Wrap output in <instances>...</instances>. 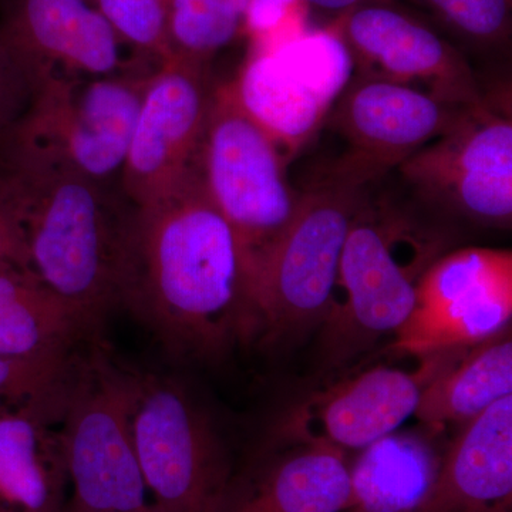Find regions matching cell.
<instances>
[{
	"label": "cell",
	"instance_id": "7a4b0ae2",
	"mask_svg": "<svg viewBox=\"0 0 512 512\" xmlns=\"http://www.w3.org/2000/svg\"><path fill=\"white\" fill-rule=\"evenodd\" d=\"M0 170L18 198L30 271L101 335L121 305L133 205L18 138L0 136Z\"/></svg>",
	"mask_w": 512,
	"mask_h": 512
},
{
	"label": "cell",
	"instance_id": "f1b7e54d",
	"mask_svg": "<svg viewBox=\"0 0 512 512\" xmlns=\"http://www.w3.org/2000/svg\"><path fill=\"white\" fill-rule=\"evenodd\" d=\"M302 5H306L303 0H249L245 33L258 45L255 52L265 50L288 20L299 18Z\"/></svg>",
	"mask_w": 512,
	"mask_h": 512
},
{
	"label": "cell",
	"instance_id": "d6986e66",
	"mask_svg": "<svg viewBox=\"0 0 512 512\" xmlns=\"http://www.w3.org/2000/svg\"><path fill=\"white\" fill-rule=\"evenodd\" d=\"M444 451L420 431H392L360 450L350 466L348 512H419L439 474Z\"/></svg>",
	"mask_w": 512,
	"mask_h": 512
},
{
	"label": "cell",
	"instance_id": "52a82bcc",
	"mask_svg": "<svg viewBox=\"0 0 512 512\" xmlns=\"http://www.w3.org/2000/svg\"><path fill=\"white\" fill-rule=\"evenodd\" d=\"M131 436L157 512H212L231 478L208 413L173 377L136 373Z\"/></svg>",
	"mask_w": 512,
	"mask_h": 512
},
{
	"label": "cell",
	"instance_id": "e0dca14e",
	"mask_svg": "<svg viewBox=\"0 0 512 512\" xmlns=\"http://www.w3.org/2000/svg\"><path fill=\"white\" fill-rule=\"evenodd\" d=\"M511 501L512 394L464 424L419 512H511Z\"/></svg>",
	"mask_w": 512,
	"mask_h": 512
},
{
	"label": "cell",
	"instance_id": "6da1fadb",
	"mask_svg": "<svg viewBox=\"0 0 512 512\" xmlns=\"http://www.w3.org/2000/svg\"><path fill=\"white\" fill-rule=\"evenodd\" d=\"M120 308L178 357L218 359L258 335L244 255L197 167L134 207Z\"/></svg>",
	"mask_w": 512,
	"mask_h": 512
},
{
	"label": "cell",
	"instance_id": "ffe728a7",
	"mask_svg": "<svg viewBox=\"0 0 512 512\" xmlns=\"http://www.w3.org/2000/svg\"><path fill=\"white\" fill-rule=\"evenodd\" d=\"M453 353L424 384L414 416L430 430L467 424L512 394L511 328Z\"/></svg>",
	"mask_w": 512,
	"mask_h": 512
},
{
	"label": "cell",
	"instance_id": "484cf974",
	"mask_svg": "<svg viewBox=\"0 0 512 512\" xmlns=\"http://www.w3.org/2000/svg\"><path fill=\"white\" fill-rule=\"evenodd\" d=\"M461 35L478 45L498 46L511 33V0H424Z\"/></svg>",
	"mask_w": 512,
	"mask_h": 512
},
{
	"label": "cell",
	"instance_id": "d4e9b609",
	"mask_svg": "<svg viewBox=\"0 0 512 512\" xmlns=\"http://www.w3.org/2000/svg\"><path fill=\"white\" fill-rule=\"evenodd\" d=\"M121 42L165 63L171 59L168 18L171 0H92Z\"/></svg>",
	"mask_w": 512,
	"mask_h": 512
},
{
	"label": "cell",
	"instance_id": "f546056e",
	"mask_svg": "<svg viewBox=\"0 0 512 512\" xmlns=\"http://www.w3.org/2000/svg\"><path fill=\"white\" fill-rule=\"evenodd\" d=\"M306 5L313 6L322 10H328V12H348V10L356 8V6L362 5L363 0H303Z\"/></svg>",
	"mask_w": 512,
	"mask_h": 512
},
{
	"label": "cell",
	"instance_id": "9c48e42d",
	"mask_svg": "<svg viewBox=\"0 0 512 512\" xmlns=\"http://www.w3.org/2000/svg\"><path fill=\"white\" fill-rule=\"evenodd\" d=\"M397 170L424 207L490 227L512 221L510 109L483 100Z\"/></svg>",
	"mask_w": 512,
	"mask_h": 512
},
{
	"label": "cell",
	"instance_id": "277c9868",
	"mask_svg": "<svg viewBox=\"0 0 512 512\" xmlns=\"http://www.w3.org/2000/svg\"><path fill=\"white\" fill-rule=\"evenodd\" d=\"M367 191L369 185L329 173L325 181L301 192L292 221L256 266L249 284L264 342H295L322 326L350 225Z\"/></svg>",
	"mask_w": 512,
	"mask_h": 512
},
{
	"label": "cell",
	"instance_id": "8992f818",
	"mask_svg": "<svg viewBox=\"0 0 512 512\" xmlns=\"http://www.w3.org/2000/svg\"><path fill=\"white\" fill-rule=\"evenodd\" d=\"M286 158L275 138L244 109L234 83L217 84L197 171L238 239L248 284L298 208L301 192L288 183Z\"/></svg>",
	"mask_w": 512,
	"mask_h": 512
},
{
	"label": "cell",
	"instance_id": "44dd1931",
	"mask_svg": "<svg viewBox=\"0 0 512 512\" xmlns=\"http://www.w3.org/2000/svg\"><path fill=\"white\" fill-rule=\"evenodd\" d=\"M99 338L30 269L0 268V356L72 352Z\"/></svg>",
	"mask_w": 512,
	"mask_h": 512
},
{
	"label": "cell",
	"instance_id": "7402d4cb",
	"mask_svg": "<svg viewBox=\"0 0 512 512\" xmlns=\"http://www.w3.org/2000/svg\"><path fill=\"white\" fill-rule=\"evenodd\" d=\"M232 83L249 116L288 157L313 136L330 110L272 50L255 52Z\"/></svg>",
	"mask_w": 512,
	"mask_h": 512
},
{
	"label": "cell",
	"instance_id": "cb8c5ba5",
	"mask_svg": "<svg viewBox=\"0 0 512 512\" xmlns=\"http://www.w3.org/2000/svg\"><path fill=\"white\" fill-rule=\"evenodd\" d=\"M83 346L53 355L0 356V407L66 392Z\"/></svg>",
	"mask_w": 512,
	"mask_h": 512
},
{
	"label": "cell",
	"instance_id": "5b68a950",
	"mask_svg": "<svg viewBox=\"0 0 512 512\" xmlns=\"http://www.w3.org/2000/svg\"><path fill=\"white\" fill-rule=\"evenodd\" d=\"M136 370L120 365L103 340L84 345L60 420L72 497L93 512H157L131 436Z\"/></svg>",
	"mask_w": 512,
	"mask_h": 512
},
{
	"label": "cell",
	"instance_id": "603a6c76",
	"mask_svg": "<svg viewBox=\"0 0 512 512\" xmlns=\"http://www.w3.org/2000/svg\"><path fill=\"white\" fill-rule=\"evenodd\" d=\"M248 6L249 0H171V59L210 67L221 50L245 33Z\"/></svg>",
	"mask_w": 512,
	"mask_h": 512
},
{
	"label": "cell",
	"instance_id": "2e32d148",
	"mask_svg": "<svg viewBox=\"0 0 512 512\" xmlns=\"http://www.w3.org/2000/svg\"><path fill=\"white\" fill-rule=\"evenodd\" d=\"M67 390L0 407V512H62L69 501L60 436Z\"/></svg>",
	"mask_w": 512,
	"mask_h": 512
},
{
	"label": "cell",
	"instance_id": "3957f363",
	"mask_svg": "<svg viewBox=\"0 0 512 512\" xmlns=\"http://www.w3.org/2000/svg\"><path fill=\"white\" fill-rule=\"evenodd\" d=\"M453 244L450 229L387 198L356 211L340 259L338 282L323 320L320 353L339 369L384 336L397 335L417 303L421 276Z\"/></svg>",
	"mask_w": 512,
	"mask_h": 512
},
{
	"label": "cell",
	"instance_id": "ba28073f",
	"mask_svg": "<svg viewBox=\"0 0 512 512\" xmlns=\"http://www.w3.org/2000/svg\"><path fill=\"white\" fill-rule=\"evenodd\" d=\"M148 76H47L22 119L0 136L46 148L90 180L113 187Z\"/></svg>",
	"mask_w": 512,
	"mask_h": 512
},
{
	"label": "cell",
	"instance_id": "4fadbf2b",
	"mask_svg": "<svg viewBox=\"0 0 512 512\" xmlns=\"http://www.w3.org/2000/svg\"><path fill=\"white\" fill-rule=\"evenodd\" d=\"M448 352L424 357L417 372L375 366L316 390L293 403L276 424V436L296 446H322L348 453L399 429L416 413L424 384Z\"/></svg>",
	"mask_w": 512,
	"mask_h": 512
},
{
	"label": "cell",
	"instance_id": "83f0119b",
	"mask_svg": "<svg viewBox=\"0 0 512 512\" xmlns=\"http://www.w3.org/2000/svg\"><path fill=\"white\" fill-rule=\"evenodd\" d=\"M2 266L30 269L18 198L8 177L0 170V268Z\"/></svg>",
	"mask_w": 512,
	"mask_h": 512
},
{
	"label": "cell",
	"instance_id": "ac0fdd59",
	"mask_svg": "<svg viewBox=\"0 0 512 512\" xmlns=\"http://www.w3.org/2000/svg\"><path fill=\"white\" fill-rule=\"evenodd\" d=\"M352 503L346 454L296 447L244 487L229 484L212 512H348Z\"/></svg>",
	"mask_w": 512,
	"mask_h": 512
},
{
	"label": "cell",
	"instance_id": "7c38bea8",
	"mask_svg": "<svg viewBox=\"0 0 512 512\" xmlns=\"http://www.w3.org/2000/svg\"><path fill=\"white\" fill-rule=\"evenodd\" d=\"M215 86L208 67L181 60L150 73L119 181L133 207L161 200L195 170Z\"/></svg>",
	"mask_w": 512,
	"mask_h": 512
},
{
	"label": "cell",
	"instance_id": "30bf717a",
	"mask_svg": "<svg viewBox=\"0 0 512 512\" xmlns=\"http://www.w3.org/2000/svg\"><path fill=\"white\" fill-rule=\"evenodd\" d=\"M512 252L448 251L421 276L416 308L393 352L424 357L467 349L511 328Z\"/></svg>",
	"mask_w": 512,
	"mask_h": 512
},
{
	"label": "cell",
	"instance_id": "5bb4252c",
	"mask_svg": "<svg viewBox=\"0 0 512 512\" xmlns=\"http://www.w3.org/2000/svg\"><path fill=\"white\" fill-rule=\"evenodd\" d=\"M333 33L362 76L379 77L437 94L460 106L484 100L463 55L423 23L386 3L342 13Z\"/></svg>",
	"mask_w": 512,
	"mask_h": 512
},
{
	"label": "cell",
	"instance_id": "4dcf8cb0",
	"mask_svg": "<svg viewBox=\"0 0 512 512\" xmlns=\"http://www.w3.org/2000/svg\"><path fill=\"white\" fill-rule=\"evenodd\" d=\"M62 512H93V511L87 510V508L83 507V505L76 503V501H74L73 498H69V501H67L66 505H64Z\"/></svg>",
	"mask_w": 512,
	"mask_h": 512
},
{
	"label": "cell",
	"instance_id": "9a60e30c",
	"mask_svg": "<svg viewBox=\"0 0 512 512\" xmlns=\"http://www.w3.org/2000/svg\"><path fill=\"white\" fill-rule=\"evenodd\" d=\"M0 43L40 79L119 73L121 40L90 0H13Z\"/></svg>",
	"mask_w": 512,
	"mask_h": 512
},
{
	"label": "cell",
	"instance_id": "4316f807",
	"mask_svg": "<svg viewBox=\"0 0 512 512\" xmlns=\"http://www.w3.org/2000/svg\"><path fill=\"white\" fill-rule=\"evenodd\" d=\"M40 84L42 79L0 43V134L22 119Z\"/></svg>",
	"mask_w": 512,
	"mask_h": 512
},
{
	"label": "cell",
	"instance_id": "d6a6232c",
	"mask_svg": "<svg viewBox=\"0 0 512 512\" xmlns=\"http://www.w3.org/2000/svg\"><path fill=\"white\" fill-rule=\"evenodd\" d=\"M90 2H92V0H90Z\"/></svg>",
	"mask_w": 512,
	"mask_h": 512
},
{
	"label": "cell",
	"instance_id": "1f68e13d",
	"mask_svg": "<svg viewBox=\"0 0 512 512\" xmlns=\"http://www.w3.org/2000/svg\"><path fill=\"white\" fill-rule=\"evenodd\" d=\"M377 2H379V3H387V2H389V0H377Z\"/></svg>",
	"mask_w": 512,
	"mask_h": 512
},
{
	"label": "cell",
	"instance_id": "8fae6325",
	"mask_svg": "<svg viewBox=\"0 0 512 512\" xmlns=\"http://www.w3.org/2000/svg\"><path fill=\"white\" fill-rule=\"evenodd\" d=\"M470 107L407 84L356 74L326 116L346 143L330 174L370 185L443 136Z\"/></svg>",
	"mask_w": 512,
	"mask_h": 512
}]
</instances>
